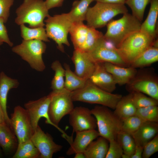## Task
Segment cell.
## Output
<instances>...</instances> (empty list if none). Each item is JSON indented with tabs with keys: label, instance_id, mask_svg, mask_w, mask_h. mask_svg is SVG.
Listing matches in <instances>:
<instances>
[{
	"label": "cell",
	"instance_id": "obj_1",
	"mask_svg": "<svg viewBox=\"0 0 158 158\" xmlns=\"http://www.w3.org/2000/svg\"><path fill=\"white\" fill-rule=\"evenodd\" d=\"M73 101L100 104L114 109L122 96L106 91L98 87L88 79L82 88L71 92Z\"/></svg>",
	"mask_w": 158,
	"mask_h": 158
},
{
	"label": "cell",
	"instance_id": "obj_2",
	"mask_svg": "<svg viewBox=\"0 0 158 158\" xmlns=\"http://www.w3.org/2000/svg\"><path fill=\"white\" fill-rule=\"evenodd\" d=\"M43 0H24L17 8L15 22L20 25L27 23L30 28L44 27L45 18L50 16Z\"/></svg>",
	"mask_w": 158,
	"mask_h": 158
},
{
	"label": "cell",
	"instance_id": "obj_3",
	"mask_svg": "<svg viewBox=\"0 0 158 158\" xmlns=\"http://www.w3.org/2000/svg\"><path fill=\"white\" fill-rule=\"evenodd\" d=\"M123 14L120 18L109 22L104 35L105 38L116 48L130 35L139 31L141 24V22L132 14L128 12Z\"/></svg>",
	"mask_w": 158,
	"mask_h": 158
},
{
	"label": "cell",
	"instance_id": "obj_4",
	"mask_svg": "<svg viewBox=\"0 0 158 158\" xmlns=\"http://www.w3.org/2000/svg\"><path fill=\"white\" fill-rule=\"evenodd\" d=\"M124 4H115L97 2L89 7L85 17L87 25L95 29L106 25L116 16L128 12Z\"/></svg>",
	"mask_w": 158,
	"mask_h": 158
},
{
	"label": "cell",
	"instance_id": "obj_5",
	"mask_svg": "<svg viewBox=\"0 0 158 158\" xmlns=\"http://www.w3.org/2000/svg\"><path fill=\"white\" fill-rule=\"evenodd\" d=\"M91 111L96 119L99 136L109 141L116 140L121 130L122 120L106 106H96Z\"/></svg>",
	"mask_w": 158,
	"mask_h": 158
},
{
	"label": "cell",
	"instance_id": "obj_6",
	"mask_svg": "<svg viewBox=\"0 0 158 158\" xmlns=\"http://www.w3.org/2000/svg\"><path fill=\"white\" fill-rule=\"evenodd\" d=\"M155 40L139 31L126 38L116 49L129 66L136 58L147 49L153 46Z\"/></svg>",
	"mask_w": 158,
	"mask_h": 158
},
{
	"label": "cell",
	"instance_id": "obj_7",
	"mask_svg": "<svg viewBox=\"0 0 158 158\" xmlns=\"http://www.w3.org/2000/svg\"><path fill=\"white\" fill-rule=\"evenodd\" d=\"M46 48V44L42 41L23 40L20 44L13 47L12 51L27 62L32 68L41 72L46 68L42 55Z\"/></svg>",
	"mask_w": 158,
	"mask_h": 158
},
{
	"label": "cell",
	"instance_id": "obj_8",
	"mask_svg": "<svg viewBox=\"0 0 158 158\" xmlns=\"http://www.w3.org/2000/svg\"><path fill=\"white\" fill-rule=\"evenodd\" d=\"M49 94L50 101L48 113L49 118L57 129L65 134L58 125L62 118L69 114L74 108L71 92L64 88L60 90L52 91Z\"/></svg>",
	"mask_w": 158,
	"mask_h": 158
},
{
	"label": "cell",
	"instance_id": "obj_9",
	"mask_svg": "<svg viewBox=\"0 0 158 158\" xmlns=\"http://www.w3.org/2000/svg\"><path fill=\"white\" fill-rule=\"evenodd\" d=\"M47 18L44 22L47 36L55 42L60 51L64 52L63 44L70 45L68 35L72 23L67 18L66 13L52 16H50Z\"/></svg>",
	"mask_w": 158,
	"mask_h": 158
},
{
	"label": "cell",
	"instance_id": "obj_10",
	"mask_svg": "<svg viewBox=\"0 0 158 158\" xmlns=\"http://www.w3.org/2000/svg\"><path fill=\"white\" fill-rule=\"evenodd\" d=\"M87 52L95 62H107L120 66L128 67L120 56L116 48L104 36L94 47Z\"/></svg>",
	"mask_w": 158,
	"mask_h": 158
},
{
	"label": "cell",
	"instance_id": "obj_11",
	"mask_svg": "<svg viewBox=\"0 0 158 158\" xmlns=\"http://www.w3.org/2000/svg\"><path fill=\"white\" fill-rule=\"evenodd\" d=\"M10 123L18 143L30 140L34 131L29 115L25 108L19 105L15 107L10 118Z\"/></svg>",
	"mask_w": 158,
	"mask_h": 158
},
{
	"label": "cell",
	"instance_id": "obj_12",
	"mask_svg": "<svg viewBox=\"0 0 158 158\" xmlns=\"http://www.w3.org/2000/svg\"><path fill=\"white\" fill-rule=\"evenodd\" d=\"M126 85L130 92H140L158 100V79L153 74L137 71L135 76Z\"/></svg>",
	"mask_w": 158,
	"mask_h": 158
},
{
	"label": "cell",
	"instance_id": "obj_13",
	"mask_svg": "<svg viewBox=\"0 0 158 158\" xmlns=\"http://www.w3.org/2000/svg\"><path fill=\"white\" fill-rule=\"evenodd\" d=\"M50 101L49 94L35 100L29 101L24 105L31 120L34 131L38 125L39 121L41 118L45 119L46 123L51 125L56 128L51 121L48 114V109Z\"/></svg>",
	"mask_w": 158,
	"mask_h": 158
},
{
	"label": "cell",
	"instance_id": "obj_14",
	"mask_svg": "<svg viewBox=\"0 0 158 158\" xmlns=\"http://www.w3.org/2000/svg\"><path fill=\"white\" fill-rule=\"evenodd\" d=\"M30 140L39 150L40 158H51L54 154L60 151L63 147L55 143L50 135L45 133L39 125Z\"/></svg>",
	"mask_w": 158,
	"mask_h": 158
},
{
	"label": "cell",
	"instance_id": "obj_15",
	"mask_svg": "<svg viewBox=\"0 0 158 158\" xmlns=\"http://www.w3.org/2000/svg\"><path fill=\"white\" fill-rule=\"evenodd\" d=\"M69 115V123L73 132L95 129L97 126L95 118L87 107H75Z\"/></svg>",
	"mask_w": 158,
	"mask_h": 158
},
{
	"label": "cell",
	"instance_id": "obj_16",
	"mask_svg": "<svg viewBox=\"0 0 158 158\" xmlns=\"http://www.w3.org/2000/svg\"><path fill=\"white\" fill-rule=\"evenodd\" d=\"M71 59L75 74L82 79L88 80L95 70L96 62L87 52L79 49L74 50Z\"/></svg>",
	"mask_w": 158,
	"mask_h": 158
},
{
	"label": "cell",
	"instance_id": "obj_17",
	"mask_svg": "<svg viewBox=\"0 0 158 158\" xmlns=\"http://www.w3.org/2000/svg\"><path fill=\"white\" fill-rule=\"evenodd\" d=\"M89 80L101 89L112 93L116 84L111 74L105 69L103 62H96L95 70Z\"/></svg>",
	"mask_w": 158,
	"mask_h": 158
},
{
	"label": "cell",
	"instance_id": "obj_18",
	"mask_svg": "<svg viewBox=\"0 0 158 158\" xmlns=\"http://www.w3.org/2000/svg\"><path fill=\"white\" fill-rule=\"evenodd\" d=\"M73 141H70V146L66 152L71 155L79 152H83L90 143L99 136L95 129L77 132Z\"/></svg>",
	"mask_w": 158,
	"mask_h": 158
},
{
	"label": "cell",
	"instance_id": "obj_19",
	"mask_svg": "<svg viewBox=\"0 0 158 158\" xmlns=\"http://www.w3.org/2000/svg\"><path fill=\"white\" fill-rule=\"evenodd\" d=\"M106 70L112 76L116 84H127L136 75V68L130 66L123 67L110 63L103 62Z\"/></svg>",
	"mask_w": 158,
	"mask_h": 158
},
{
	"label": "cell",
	"instance_id": "obj_20",
	"mask_svg": "<svg viewBox=\"0 0 158 158\" xmlns=\"http://www.w3.org/2000/svg\"><path fill=\"white\" fill-rule=\"evenodd\" d=\"M19 83L17 79L7 76L3 72L0 73V104L4 115L6 123L10 126V118L7 111V97L9 90L18 87Z\"/></svg>",
	"mask_w": 158,
	"mask_h": 158
},
{
	"label": "cell",
	"instance_id": "obj_21",
	"mask_svg": "<svg viewBox=\"0 0 158 158\" xmlns=\"http://www.w3.org/2000/svg\"><path fill=\"white\" fill-rule=\"evenodd\" d=\"M158 123L145 121L138 129L132 134L135 145L143 147L157 134Z\"/></svg>",
	"mask_w": 158,
	"mask_h": 158
},
{
	"label": "cell",
	"instance_id": "obj_22",
	"mask_svg": "<svg viewBox=\"0 0 158 158\" xmlns=\"http://www.w3.org/2000/svg\"><path fill=\"white\" fill-rule=\"evenodd\" d=\"M148 14L141 23L140 31L156 39L158 32L157 22L158 16V0H151Z\"/></svg>",
	"mask_w": 158,
	"mask_h": 158
},
{
	"label": "cell",
	"instance_id": "obj_23",
	"mask_svg": "<svg viewBox=\"0 0 158 158\" xmlns=\"http://www.w3.org/2000/svg\"><path fill=\"white\" fill-rule=\"evenodd\" d=\"M17 138L10 126L6 123H0V146L4 152L9 154L16 150Z\"/></svg>",
	"mask_w": 158,
	"mask_h": 158
},
{
	"label": "cell",
	"instance_id": "obj_24",
	"mask_svg": "<svg viewBox=\"0 0 158 158\" xmlns=\"http://www.w3.org/2000/svg\"><path fill=\"white\" fill-rule=\"evenodd\" d=\"M93 140L83 152L85 158H105L109 146V141L100 136Z\"/></svg>",
	"mask_w": 158,
	"mask_h": 158
},
{
	"label": "cell",
	"instance_id": "obj_25",
	"mask_svg": "<svg viewBox=\"0 0 158 158\" xmlns=\"http://www.w3.org/2000/svg\"><path fill=\"white\" fill-rule=\"evenodd\" d=\"M94 0H76L73 3L71 11L66 13V16L72 23L83 22L90 4Z\"/></svg>",
	"mask_w": 158,
	"mask_h": 158
},
{
	"label": "cell",
	"instance_id": "obj_26",
	"mask_svg": "<svg viewBox=\"0 0 158 158\" xmlns=\"http://www.w3.org/2000/svg\"><path fill=\"white\" fill-rule=\"evenodd\" d=\"M132 97L131 93L122 96L114 109L115 114L122 120L136 114L137 108L133 102Z\"/></svg>",
	"mask_w": 158,
	"mask_h": 158
},
{
	"label": "cell",
	"instance_id": "obj_27",
	"mask_svg": "<svg viewBox=\"0 0 158 158\" xmlns=\"http://www.w3.org/2000/svg\"><path fill=\"white\" fill-rule=\"evenodd\" d=\"M89 27L83 22L72 23L69 33L74 49H80L85 43L88 34Z\"/></svg>",
	"mask_w": 158,
	"mask_h": 158
},
{
	"label": "cell",
	"instance_id": "obj_28",
	"mask_svg": "<svg viewBox=\"0 0 158 158\" xmlns=\"http://www.w3.org/2000/svg\"><path fill=\"white\" fill-rule=\"evenodd\" d=\"M158 61V48L151 47L142 53L130 63L134 68L148 66Z\"/></svg>",
	"mask_w": 158,
	"mask_h": 158
},
{
	"label": "cell",
	"instance_id": "obj_29",
	"mask_svg": "<svg viewBox=\"0 0 158 158\" xmlns=\"http://www.w3.org/2000/svg\"><path fill=\"white\" fill-rule=\"evenodd\" d=\"M65 70L64 88L72 92L83 87L87 80L82 79L72 71L70 66L66 63L64 64Z\"/></svg>",
	"mask_w": 158,
	"mask_h": 158
},
{
	"label": "cell",
	"instance_id": "obj_30",
	"mask_svg": "<svg viewBox=\"0 0 158 158\" xmlns=\"http://www.w3.org/2000/svg\"><path fill=\"white\" fill-rule=\"evenodd\" d=\"M21 37L25 40H37L44 42H49V40L44 27L30 28L25 24L20 25Z\"/></svg>",
	"mask_w": 158,
	"mask_h": 158
},
{
	"label": "cell",
	"instance_id": "obj_31",
	"mask_svg": "<svg viewBox=\"0 0 158 158\" xmlns=\"http://www.w3.org/2000/svg\"><path fill=\"white\" fill-rule=\"evenodd\" d=\"M40 154L30 140L18 143L13 158H38Z\"/></svg>",
	"mask_w": 158,
	"mask_h": 158
},
{
	"label": "cell",
	"instance_id": "obj_32",
	"mask_svg": "<svg viewBox=\"0 0 158 158\" xmlns=\"http://www.w3.org/2000/svg\"><path fill=\"white\" fill-rule=\"evenodd\" d=\"M116 140L123 151L122 158H130L134 153L135 143L131 135L121 130L117 135Z\"/></svg>",
	"mask_w": 158,
	"mask_h": 158
},
{
	"label": "cell",
	"instance_id": "obj_33",
	"mask_svg": "<svg viewBox=\"0 0 158 158\" xmlns=\"http://www.w3.org/2000/svg\"><path fill=\"white\" fill-rule=\"evenodd\" d=\"M51 68L54 72V75L51 83L52 91H57L64 88L65 70L58 60H56L51 64Z\"/></svg>",
	"mask_w": 158,
	"mask_h": 158
},
{
	"label": "cell",
	"instance_id": "obj_34",
	"mask_svg": "<svg viewBox=\"0 0 158 158\" xmlns=\"http://www.w3.org/2000/svg\"><path fill=\"white\" fill-rule=\"evenodd\" d=\"M151 0H126L125 4L130 8L132 15L141 22L147 5Z\"/></svg>",
	"mask_w": 158,
	"mask_h": 158
},
{
	"label": "cell",
	"instance_id": "obj_35",
	"mask_svg": "<svg viewBox=\"0 0 158 158\" xmlns=\"http://www.w3.org/2000/svg\"><path fill=\"white\" fill-rule=\"evenodd\" d=\"M135 115L145 121L158 123V107L151 105L137 109Z\"/></svg>",
	"mask_w": 158,
	"mask_h": 158
},
{
	"label": "cell",
	"instance_id": "obj_36",
	"mask_svg": "<svg viewBox=\"0 0 158 158\" xmlns=\"http://www.w3.org/2000/svg\"><path fill=\"white\" fill-rule=\"evenodd\" d=\"M121 130L132 134L137 131L145 121L135 115L122 120Z\"/></svg>",
	"mask_w": 158,
	"mask_h": 158
},
{
	"label": "cell",
	"instance_id": "obj_37",
	"mask_svg": "<svg viewBox=\"0 0 158 158\" xmlns=\"http://www.w3.org/2000/svg\"><path fill=\"white\" fill-rule=\"evenodd\" d=\"M133 102L137 109L151 105H158V100L148 97L141 92L134 91L131 92Z\"/></svg>",
	"mask_w": 158,
	"mask_h": 158
},
{
	"label": "cell",
	"instance_id": "obj_38",
	"mask_svg": "<svg viewBox=\"0 0 158 158\" xmlns=\"http://www.w3.org/2000/svg\"><path fill=\"white\" fill-rule=\"evenodd\" d=\"M104 35L101 32L96 29L89 27L86 39L80 49L79 50L85 52L88 51Z\"/></svg>",
	"mask_w": 158,
	"mask_h": 158
},
{
	"label": "cell",
	"instance_id": "obj_39",
	"mask_svg": "<svg viewBox=\"0 0 158 158\" xmlns=\"http://www.w3.org/2000/svg\"><path fill=\"white\" fill-rule=\"evenodd\" d=\"M123 154V149L116 140L109 141V146L105 158H121Z\"/></svg>",
	"mask_w": 158,
	"mask_h": 158
},
{
	"label": "cell",
	"instance_id": "obj_40",
	"mask_svg": "<svg viewBox=\"0 0 158 158\" xmlns=\"http://www.w3.org/2000/svg\"><path fill=\"white\" fill-rule=\"evenodd\" d=\"M158 151V135L157 134L144 146L142 158H149Z\"/></svg>",
	"mask_w": 158,
	"mask_h": 158
},
{
	"label": "cell",
	"instance_id": "obj_41",
	"mask_svg": "<svg viewBox=\"0 0 158 158\" xmlns=\"http://www.w3.org/2000/svg\"><path fill=\"white\" fill-rule=\"evenodd\" d=\"M14 0H0V18H2L6 23L10 16L11 7Z\"/></svg>",
	"mask_w": 158,
	"mask_h": 158
},
{
	"label": "cell",
	"instance_id": "obj_42",
	"mask_svg": "<svg viewBox=\"0 0 158 158\" xmlns=\"http://www.w3.org/2000/svg\"><path fill=\"white\" fill-rule=\"evenodd\" d=\"M4 23V20L0 18V45L5 42L12 47L13 46V43L9 39Z\"/></svg>",
	"mask_w": 158,
	"mask_h": 158
},
{
	"label": "cell",
	"instance_id": "obj_43",
	"mask_svg": "<svg viewBox=\"0 0 158 158\" xmlns=\"http://www.w3.org/2000/svg\"><path fill=\"white\" fill-rule=\"evenodd\" d=\"M64 0H46L44 2L47 8L49 10L55 7L61 6Z\"/></svg>",
	"mask_w": 158,
	"mask_h": 158
},
{
	"label": "cell",
	"instance_id": "obj_44",
	"mask_svg": "<svg viewBox=\"0 0 158 158\" xmlns=\"http://www.w3.org/2000/svg\"><path fill=\"white\" fill-rule=\"evenodd\" d=\"M143 148L141 146L136 145L134 153L130 158H142Z\"/></svg>",
	"mask_w": 158,
	"mask_h": 158
},
{
	"label": "cell",
	"instance_id": "obj_45",
	"mask_svg": "<svg viewBox=\"0 0 158 158\" xmlns=\"http://www.w3.org/2000/svg\"><path fill=\"white\" fill-rule=\"evenodd\" d=\"M126 0H94L96 2L115 4H125Z\"/></svg>",
	"mask_w": 158,
	"mask_h": 158
},
{
	"label": "cell",
	"instance_id": "obj_46",
	"mask_svg": "<svg viewBox=\"0 0 158 158\" xmlns=\"http://www.w3.org/2000/svg\"><path fill=\"white\" fill-rule=\"evenodd\" d=\"M6 123L4 113L0 104V123Z\"/></svg>",
	"mask_w": 158,
	"mask_h": 158
},
{
	"label": "cell",
	"instance_id": "obj_47",
	"mask_svg": "<svg viewBox=\"0 0 158 158\" xmlns=\"http://www.w3.org/2000/svg\"><path fill=\"white\" fill-rule=\"evenodd\" d=\"M75 158H85V156L83 152H79L75 154Z\"/></svg>",
	"mask_w": 158,
	"mask_h": 158
},
{
	"label": "cell",
	"instance_id": "obj_48",
	"mask_svg": "<svg viewBox=\"0 0 158 158\" xmlns=\"http://www.w3.org/2000/svg\"><path fill=\"white\" fill-rule=\"evenodd\" d=\"M1 149H0V156H1Z\"/></svg>",
	"mask_w": 158,
	"mask_h": 158
}]
</instances>
